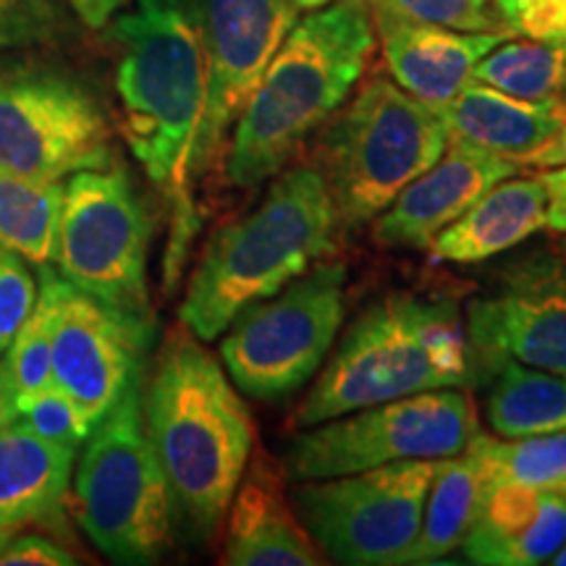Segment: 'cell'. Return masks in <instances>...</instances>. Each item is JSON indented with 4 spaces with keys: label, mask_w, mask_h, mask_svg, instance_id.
<instances>
[{
    "label": "cell",
    "mask_w": 566,
    "mask_h": 566,
    "mask_svg": "<svg viewBox=\"0 0 566 566\" xmlns=\"http://www.w3.org/2000/svg\"><path fill=\"white\" fill-rule=\"evenodd\" d=\"M111 38L118 45L126 142L171 212L163 281L174 289L200 231L192 166L205 111V51L192 0H137L113 21Z\"/></svg>",
    "instance_id": "cell-1"
},
{
    "label": "cell",
    "mask_w": 566,
    "mask_h": 566,
    "mask_svg": "<svg viewBox=\"0 0 566 566\" xmlns=\"http://www.w3.org/2000/svg\"><path fill=\"white\" fill-rule=\"evenodd\" d=\"M142 412L174 504L210 541L252 457L254 422L226 367L187 325L163 338Z\"/></svg>",
    "instance_id": "cell-2"
},
{
    "label": "cell",
    "mask_w": 566,
    "mask_h": 566,
    "mask_svg": "<svg viewBox=\"0 0 566 566\" xmlns=\"http://www.w3.org/2000/svg\"><path fill=\"white\" fill-rule=\"evenodd\" d=\"M375 45L367 0H336L296 21L239 116L226 179L254 189L292 163L310 134L342 108Z\"/></svg>",
    "instance_id": "cell-3"
},
{
    "label": "cell",
    "mask_w": 566,
    "mask_h": 566,
    "mask_svg": "<svg viewBox=\"0 0 566 566\" xmlns=\"http://www.w3.org/2000/svg\"><path fill=\"white\" fill-rule=\"evenodd\" d=\"M338 229L334 197L317 166H286L258 208L210 239L189 279L179 323L202 342H216L244 307L328 258Z\"/></svg>",
    "instance_id": "cell-4"
},
{
    "label": "cell",
    "mask_w": 566,
    "mask_h": 566,
    "mask_svg": "<svg viewBox=\"0 0 566 566\" xmlns=\"http://www.w3.org/2000/svg\"><path fill=\"white\" fill-rule=\"evenodd\" d=\"M475 384L459 304L449 296L394 292L352 323L292 424L310 428L401 396Z\"/></svg>",
    "instance_id": "cell-5"
},
{
    "label": "cell",
    "mask_w": 566,
    "mask_h": 566,
    "mask_svg": "<svg viewBox=\"0 0 566 566\" xmlns=\"http://www.w3.org/2000/svg\"><path fill=\"white\" fill-rule=\"evenodd\" d=\"M145 373L92 428L71 506L84 535L116 564H155L171 546L174 493L142 412Z\"/></svg>",
    "instance_id": "cell-6"
},
{
    "label": "cell",
    "mask_w": 566,
    "mask_h": 566,
    "mask_svg": "<svg viewBox=\"0 0 566 566\" xmlns=\"http://www.w3.org/2000/svg\"><path fill=\"white\" fill-rule=\"evenodd\" d=\"M449 139L428 103L384 76L367 82L317 145V171L334 197L338 223L357 229L375 221L438 163Z\"/></svg>",
    "instance_id": "cell-7"
},
{
    "label": "cell",
    "mask_w": 566,
    "mask_h": 566,
    "mask_svg": "<svg viewBox=\"0 0 566 566\" xmlns=\"http://www.w3.org/2000/svg\"><path fill=\"white\" fill-rule=\"evenodd\" d=\"M147 250L150 216L122 166L84 168L69 176L55 237V271L126 321L155 331Z\"/></svg>",
    "instance_id": "cell-8"
},
{
    "label": "cell",
    "mask_w": 566,
    "mask_h": 566,
    "mask_svg": "<svg viewBox=\"0 0 566 566\" xmlns=\"http://www.w3.org/2000/svg\"><path fill=\"white\" fill-rule=\"evenodd\" d=\"M480 433L462 388H436L300 428L283 454V478L328 480L407 459L457 457Z\"/></svg>",
    "instance_id": "cell-9"
},
{
    "label": "cell",
    "mask_w": 566,
    "mask_h": 566,
    "mask_svg": "<svg viewBox=\"0 0 566 566\" xmlns=\"http://www.w3.org/2000/svg\"><path fill=\"white\" fill-rule=\"evenodd\" d=\"M346 268L315 263L307 273L244 307L221 342V363L239 391L283 401L321 370L344 323Z\"/></svg>",
    "instance_id": "cell-10"
},
{
    "label": "cell",
    "mask_w": 566,
    "mask_h": 566,
    "mask_svg": "<svg viewBox=\"0 0 566 566\" xmlns=\"http://www.w3.org/2000/svg\"><path fill=\"white\" fill-rule=\"evenodd\" d=\"M433 459L304 480L292 504L325 556L346 566H396L420 537Z\"/></svg>",
    "instance_id": "cell-11"
},
{
    "label": "cell",
    "mask_w": 566,
    "mask_h": 566,
    "mask_svg": "<svg viewBox=\"0 0 566 566\" xmlns=\"http://www.w3.org/2000/svg\"><path fill=\"white\" fill-rule=\"evenodd\" d=\"M0 166L45 184L111 166V126L97 97L63 71L0 74Z\"/></svg>",
    "instance_id": "cell-12"
},
{
    "label": "cell",
    "mask_w": 566,
    "mask_h": 566,
    "mask_svg": "<svg viewBox=\"0 0 566 566\" xmlns=\"http://www.w3.org/2000/svg\"><path fill=\"white\" fill-rule=\"evenodd\" d=\"M205 51V111L195 179L223 158L226 139L263 80L283 38L300 21L294 0H192Z\"/></svg>",
    "instance_id": "cell-13"
},
{
    "label": "cell",
    "mask_w": 566,
    "mask_h": 566,
    "mask_svg": "<svg viewBox=\"0 0 566 566\" xmlns=\"http://www.w3.org/2000/svg\"><path fill=\"white\" fill-rule=\"evenodd\" d=\"M40 294L51 307L53 386L80 407L95 428L142 373L153 331L126 321L42 265Z\"/></svg>",
    "instance_id": "cell-14"
},
{
    "label": "cell",
    "mask_w": 566,
    "mask_h": 566,
    "mask_svg": "<svg viewBox=\"0 0 566 566\" xmlns=\"http://www.w3.org/2000/svg\"><path fill=\"white\" fill-rule=\"evenodd\" d=\"M478 384L506 359L566 373V263L535 252L504 268L491 292L467 307Z\"/></svg>",
    "instance_id": "cell-15"
},
{
    "label": "cell",
    "mask_w": 566,
    "mask_h": 566,
    "mask_svg": "<svg viewBox=\"0 0 566 566\" xmlns=\"http://www.w3.org/2000/svg\"><path fill=\"white\" fill-rule=\"evenodd\" d=\"M520 171L522 166L514 158L464 139H449L438 163L407 184L375 218V244L386 250H428L438 233L462 218L488 189Z\"/></svg>",
    "instance_id": "cell-16"
},
{
    "label": "cell",
    "mask_w": 566,
    "mask_h": 566,
    "mask_svg": "<svg viewBox=\"0 0 566 566\" xmlns=\"http://www.w3.org/2000/svg\"><path fill=\"white\" fill-rule=\"evenodd\" d=\"M223 564L231 566H317L325 564L283 491V467L263 449L250 462L229 504Z\"/></svg>",
    "instance_id": "cell-17"
},
{
    "label": "cell",
    "mask_w": 566,
    "mask_h": 566,
    "mask_svg": "<svg viewBox=\"0 0 566 566\" xmlns=\"http://www.w3.org/2000/svg\"><path fill=\"white\" fill-rule=\"evenodd\" d=\"M384 42V55L396 84L417 101H451L470 82L475 63L512 32H462L409 21L386 11H370Z\"/></svg>",
    "instance_id": "cell-18"
},
{
    "label": "cell",
    "mask_w": 566,
    "mask_h": 566,
    "mask_svg": "<svg viewBox=\"0 0 566 566\" xmlns=\"http://www.w3.org/2000/svg\"><path fill=\"white\" fill-rule=\"evenodd\" d=\"M566 543V499L491 480L462 548L472 564L535 566Z\"/></svg>",
    "instance_id": "cell-19"
},
{
    "label": "cell",
    "mask_w": 566,
    "mask_h": 566,
    "mask_svg": "<svg viewBox=\"0 0 566 566\" xmlns=\"http://www.w3.org/2000/svg\"><path fill=\"white\" fill-rule=\"evenodd\" d=\"M430 108L438 113L451 139H464L516 163L554 137L566 122L562 97L520 101L475 80L467 82L451 101Z\"/></svg>",
    "instance_id": "cell-20"
},
{
    "label": "cell",
    "mask_w": 566,
    "mask_h": 566,
    "mask_svg": "<svg viewBox=\"0 0 566 566\" xmlns=\"http://www.w3.org/2000/svg\"><path fill=\"white\" fill-rule=\"evenodd\" d=\"M548 195L541 176H509L480 197L428 247L433 263L472 265L546 229Z\"/></svg>",
    "instance_id": "cell-21"
},
{
    "label": "cell",
    "mask_w": 566,
    "mask_h": 566,
    "mask_svg": "<svg viewBox=\"0 0 566 566\" xmlns=\"http://www.w3.org/2000/svg\"><path fill=\"white\" fill-rule=\"evenodd\" d=\"M76 451L13 420L0 428V530L61 516Z\"/></svg>",
    "instance_id": "cell-22"
},
{
    "label": "cell",
    "mask_w": 566,
    "mask_h": 566,
    "mask_svg": "<svg viewBox=\"0 0 566 566\" xmlns=\"http://www.w3.org/2000/svg\"><path fill=\"white\" fill-rule=\"evenodd\" d=\"M488 483H491L488 467L472 446H467L457 457L433 459L422 530L405 564H433L451 551L462 548L483 506Z\"/></svg>",
    "instance_id": "cell-23"
},
{
    "label": "cell",
    "mask_w": 566,
    "mask_h": 566,
    "mask_svg": "<svg viewBox=\"0 0 566 566\" xmlns=\"http://www.w3.org/2000/svg\"><path fill=\"white\" fill-rule=\"evenodd\" d=\"M488 422L499 438L566 430V373H551L506 359L488 375Z\"/></svg>",
    "instance_id": "cell-24"
},
{
    "label": "cell",
    "mask_w": 566,
    "mask_h": 566,
    "mask_svg": "<svg viewBox=\"0 0 566 566\" xmlns=\"http://www.w3.org/2000/svg\"><path fill=\"white\" fill-rule=\"evenodd\" d=\"M63 181H32L0 166V244L34 268L53 265Z\"/></svg>",
    "instance_id": "cell-25"
},
{
    "label": "cell",
    "mask_w": 566,
    "mask_h": 566,
    "mask_svg": "<svg viewBox=\"0 0 566 566\" xmlns=\"http://www.w3.org/2000/svg\"><path fill=\"white\" fill-rule=\"evenodd\" d=\"M470 80L520 101H551L566 95V51L541 40H504L483 55Z\"/></svg>",
    "instance_id": "cell-26"
},
{
    "label": "cell",
    "mask_w": 566,
    "mask_h": 566,
    "mask_svg": "<svg viewBox=\"0 0 566 566\" xmlns=\"http://www.w3.org/2000/svg\"><path fill=\"white\" fill-rule=\"evenodd\" d=\"M491 480H506L566 499V430L525 438L478 433L470 441Z\"/></svg>",
    "instance_id": "cell-27"
},
{
    "label": "cell",
    "mask_w": 566,
    "mask_h": 566,
    "mask_svg": "<svg viewBox=\"0 0 566 566\" xmlns=\"http://www.w3.org/2000/svg\"><path fill=\"white\" fill-rule=\"evenodd\" d=\"M6 370L17 396H27L53 386V346H51V307L45 296H38L34 310L17 331L3 354Z\"/></svg>",
    "instance_id": "cell-28"
},
{
    "label": "cell",
    "mask_w": 566,
    "mask_h": 566,
    "mask_svg": "<svg viewBox=\"0 0 566 566\" xmlns=\"http://www.w3.org/2000/svg\"><path fill=\"white\" fill-rule=\"evenodd\" d=\"M66 30L63 0H0V53L51 45Z\"/></svg>",
    "instance_id": "cell-29"
},
{
    "label": "cell",
    "mask_w": 566,
    "mask_h": 566,
    "mask_svg": "<svg viewBox=\"0 0 566 566\" xmlns=\"http://www.w3.org/2000/svg\"><path fill=\"white\" fill-rule=\"evenodd\" d=\"M13 420L24 422L32 433L48 438L53 443L71 446V449H82L92 433L87 417L80 412V407L59 386L17 396V417Z\"/></svg>",
    "instance_id": "cell-30"
},
{
    "label": "cell",
    "mask_w": 566,
    "mask_h": 566,
    "mask_svg": "<svg viewBox=\"0 0 566 566\" xmlns=\"http://www.w3.org/2000/svg\"><path fill=\"white\" fill-rule=\"evenodd\" d=\"M367 9L449 30L501 32L495 30L499 21L491 13V0H367Z\"/></svg>",
    "instance_id": "cell-31"
},
{
    "label": "cell",
    "mask_w": 566,
    "mask_h": 566,
    "mask_svg": "<svg viewBox=\"0 0 566 566\" xmlns=\"http://www.w3.org/2000/svg\"><path fill=\"white\" fill-rule=\"evenodd\" d=\"M38 302V281L19 252L0 244V357Z\"/></svg>",
    "instance_id": "cell-32"
},
{
    "label": "cell",
    "mask_w": 566,
    "mask_h": 566,
    "mask_svg": "<svg viewBox=\"0 0 566 566\" xmlns=\"http://www.w3.org/2000/svg\"><path fill=\"white\" fill-rule=\"evenodd\" d=\"M76 558L45 535L11 537L0 551V566H71Z\"/></svg>",
    "instance_id": "cell-33"
},
{
    "label": "cell",
    "mask_w": 566,
    "mask_h": 566,
    "mask_svg": "<svg viewBox=\"0 0 566 566\" xmlns=\"http://www.w3.org/2000/svg\"><path fill=\"white\" fill-rule=\"evenodd\" d=\"M541 176L543 187L548 195V212H546V229L556 233H566V166L543 168Z\"/></svg>",
    "instance_id": "cell-34"
},
{
    "label": "cell",
    "mask_w": 566,
    "mask_h": 566,
    "mask_svg": "<svg viewBox=\"0 0 566 566\" xmlns=\"http://www.w3.org/2000/svg\"><path fill=\"white\" fill-rule=\"evenodd\" d=\"M66 3L71 6V11L80 17L84 27H90V30H103L129 0H66Z\"/></svg>",
    "instance_id": "cell-35"
},
{
    "label": "cell",
    "mask_w": 566,
    "mask_h": 566,
    "mask_svg": "<svg viewBox=\"0 0 566 566\" xmlns=\"http://www.w3.org/2000/svg\"><path fill=\"white\" fill-rule=\"evenodd\" d=\"M522 166L530 168H558L566 166V122L548 142H543L537 150H533L520 160Z\"/></svg>",
    "instance_id": "cell-36"
},
{
    "label": "cell",
    "mask_w": 566,
    "mask_h": 566,
    "mask_svg": "<svg viewBox=\"0 0 566 566\" xmlns=\"http://www.w3.org/2000/svg\"><path fill=\"white\" fill-rule=\"evenodd\" d=\"M13 417H17V391H13L11 375L0 357V428L13 422Z\"/></svg>",
    "instance_id": "cell-37"
},
{
    "label": "cell",
    "mask_w": 566,
    "mask_h": 566,
    "mask_svg": "<svg viewBox=\"0 0 566 566\" xmlns=\"http://www.w3.org/2000/svg\"><path fill=\"white\" fill-rule=\"evenodd\" d=\"M300 9H323L325 3H331V0H294Z\"/></svg>",
    "instance_id": "cell-38"
},
{
    "label": "cell",
    "mask_w": 566,
    "mask_h": 566,
    "mask_svg": "<svg viewBox=\"0 0 566 566\" xmlns=\"http://www.w3.org/2000/svg\"><path fill=\"white\" fill-rule=\"evenodd\" d=\"M551 564H556V566H566V543H564L562 548L556 551L554 556H551Z\"/></svg>",
    "instance_id": "cell-39"
},
{
    "label": "cell",
    "mask_w": 566,
    "mask_h": 566,
    "mask_svg": "<svg viewBox=\"0 0 566 566\" xmlns=\"http://www.w3.org/2000/svg\"><path fill=\"white\" fill-rule=\"evenodd\" d=\"M13 535H17V533H9V530H0V551H3V546L11 541Z\"/></svg>",
    "instance_id": "cell-40"
},
{
    "label": "cell",
    "mask_w": 566,
    "mask_h": 566,
    "mask_svg": "<svg viewBox=\"0 0 566 566\" xmlns=\"http://www.w3.org/2000/svg\"><path fill=\"white\" fill-rule=\"evenodd\" d=\"M558 250H562V254H564V263H566V237L562 239V244H558Z\"/></svg>",
    "instance_id": "cell-41"
},
{
    "label": "cell",
    "mask_w": 566,
    "mask_h": 566,
    "mask_svg": "<svg viewBox=\"0 0 566 566\" xmlns=\"http://www.w3.org/2000/svg\"><path fill=\"white\" fill-rule=\"evenodd\" d=\"M562 48H564V51H566V40H564V42H562Z\"/></svg>",
    "instance_id": "cell-42"
},
{
    "label": "cell",
    "mask_w": 566,
    "mask_h": 566,
    "mask_svg": "<svg viewBox=\"0 0 566 566\" xmlns=\"http://www.w3.org/2000/svg\"><path fill=\"white\" fill-rule=\"evenodd\" d=\"M562 101H564V105H566V95H564V97H562Z\"/></svg>",
    "instance_id": "cell-43"
}]
</instances>
